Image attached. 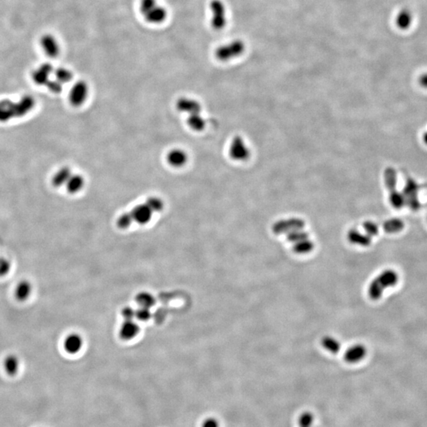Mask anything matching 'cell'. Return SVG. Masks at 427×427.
Masks as SVG:
<instances>
[{"label":"cell","instance_id":"obj_19","mask_svg":"<svg viewBox=\"0 0 427 427\" xmlns=\"http://www.w3.org/2000/svg\"><path fill=\"white\" fill-rule=\"evenodd\" d=\"M71 170L68 167H63L56 172L53 177V184L54 186L61 187L67 184L71 177Z\"/></svg>","mask_w":427,"mask_h":427},{"label":"cell","instance_id":"obj_37","mask_svg":"<svg viewBox=\"0 0 427 427\" xmlns=\"http://www.w3.org/2000/svg\"><path fill=\"white\" fill-rule=\"evenodd\" d=\"M46 85L50 89L51 91H53V93H59L62 90L63 84L56 79V80H50L49 83H47Z\"/></svg>","mask_w":427,"mask_h":427},{"label":"cell","instance_id":"obj_12","mask_svg":"<svg viewBox=\"0 0 427 427\" xmlns=\"http://www.w3.org/2000/svg\"><path fill=\"white\" fill-rule=\"evenodd\" d=\"M133 220L141 225H144L150 222L152 219L153 211L149 208L146 203L139 204L132 209L131 211Z\"/></svg>","mask_w":427,"mask_h":427},{"label":"cell","instance_id":"obj_23","mask_svg":"<svg viewBox=\"0 0 427 427\" xmlns=\"http://www.w3.org/2000/svg\"><path fill=\"white\" fill-rule=\"evenodd\" d=\"M187 123L192 129L195 130L197 132H200L202 130L204 129L205 126H206L204 118L202 117L200 114L189 115V117L187 119Z\"/></svg>","mask_w":427,"mask_h":427},{"label":"cell","instance_id":"obj_21","mask_svg":"<svg viewBox=\"0 0 427 427\" xmlns=\"http://www.w3.org/2000/svg\"><path fill=\"white\" fill-rule=\"evenodd\" d=\"M32 293V285L28 281H22L17 285L15 296L17 299L24 302L28 299Z\"/></svg>","mask_w":427,"mask_h":427},{"label":"cell","instance_id":"obj_29","mask_svg":"<svg viewBox=\"0 0 427 427\" xmlns=\"http://www.w3.org/2000/svg\"><path fill=\"white\" fill-rule=\"evenodd\" d=\"M145 203L153 212H160L164 208V202L158 197H149Z\"/></svg>","mask_w":427,"mask_h":427},{"label":"cell","instance_id":"obj_13","mask_svg":"<svg viewBox=\"0 0 427 427\" xmlns=\"http://www.w3.org/2000/svg\"><path fill=\"white\" fill-rule=\"evenodd\" d=\"M166 159L170 166L179 168L185 165L188 161V155L186 152L181 149H173L169 152Z\"/></svg>","mask_w":427,"mask_h":427},{"label":"cell","instance_id":"obj_25","mask_svg":"<svg viewBox=\"0 0 427 427\" xmlns=\"http://www.w3.org/2000/svg\"><path fill=\"white\" fill-rule=\"evenodd\" d=\"M4 369L7 374L14 376L16 374L19 369V358L14 355L6 357L4 361Z\"/></svg>","mask_w":427,"mask_h":427},{"label":"cell","instance_id":"obj_17","mask_svg":"<svg viewBox=\"0 0 427 427\" xmlns=\"http://www.w3.org/2000/svg\"><path fill=\"white\" fill-rule=\"evenodd\" d=\"M139 332L140 328L135 322H132V320H126L120 329V336L124 340H132L138 335Z\"/></svg>","mask_w":427,"mask_h":427},{"label":"cell","instance_id":"obj_30","mask_svg":"<svg viewBox=\"0 0 427 427\" xmlns=\"http://www.w3.org/2000/svg\"><path fill=\"white\" fill-rule=\"evenodd\" d=\"M136 300L141 307L147 309H150V307L154 306V302H155L154 297L150 295V294H147V293H142V294H139Z\"/></svg>","mask_w":427,"mask_h":427},{"label":"cell","instance_id":"obj_20","mask_svg":"<svg viewBox=\"0 0 427 427\" xmlns=\"http://www.w3.org/2000/svg\"><path fill=\"white\" fill-rule=\"evenodd\" d=\"M348 240L351 243L362 246H368L371 243V237L366 233L363 234L356 229L350 230L348 233Z\"/></svg>","mask_w":427,"mask_h":427},{"label":"cell","instance_id":"obj_11","mask_svg":"<svg viewBox=\"0 0 427 427\" xmlns=\"http://www.w3.org/2000/svg\"><path fill=\"white\" fill-rule=\"evenodd\" d=\"M41 45L44 52L51 58H56L60 53L59 42L53 35L45 34L42 36Z\"/></svg>","mask_w":427,"mask_h":427},{"label":"cell","instance_id":"obj_16","mask_svg":"<svg viewBox=\"0 0 427 427\" xmlns=\"http://www.w3.org/2000/svg\"><path fill=\"white\" fill-rule=\"evenodd\" d=\"M83 342L81 337L77 334L70 335L65 340L64 347L69 354H76L81 350Z\"/></svg>","mask_w":427,"mask_h":427},{"label":"cell","instance_id":"obj_32","mask_svg":"<svg viewBox=\"0 0 427 427\" xmlns=\"http://www.w3.org/2000/svg\"><path fill=\"white\" fill-rule=\"evenodd\" d=\"M133 221L131 212L124 213L118 218L117 225L121 229H127L132 224Z\"/></svg>","mask_w":427,"mask_h":427},{"label":"cell","instance_id":"obj_38","mask_svg":"<svg viewBox=\"0 0 427 427\" xmlns=\"http://www.w3.org/2000/svg\"><path fill=\"white\" fill-rule=\"evenodd\" d=\"M123 316L126 320H132L134 317H136V311L132 308H125L123 311Z\"/></svg>","mask_w":427,"mask_h":427},{"label":"cell","instance_id":"obj_5","mask_svg":"<svg viewBox=\"0 0 427 427\" xmlns=\"http://www.w3.org/2000/svg\"><path fill=\"white\" fill-rule=\"evenodd\" d=\"M419 186L417 182L412 178H408L403 188V195L405 205L412 211H416L421 207L419 200Z\"/></svg>","mask_w":427,"mask_h":427},{"label":"cell","instance_id":"obj_26","mask_svg":"<svg viewBox=\"0 0 427 427\" xmlns=\"http://www.w3.org/2000/svg\"><path fill=\"white\" fill-rule=\"evenodd\" d=\"M313 247V241L307 238L294 243L293 249L295 253H298V254H306V253L312 251Z\"/></svg>","mask_w":427,"mask_h":427},{"label":"cell","instance_id":"obj_15","mask_svg":"<svg viewBox=\"0 0 427 427\" xmlns=\"http://www.w3.org/2000/svg\"><path fill=\"white\" fill-rule=\"evenodd\" d=\"M53 71L52 65L49 63H45L38 67L32 74V78L34 79L35 83L39 85H46L47 83L50 81L49 75Z\"/></svg>","mask_w":427,"mask_h":427},{"label":"cell","instance_id":"obj_2","mask_svg":"<svg viewBox=\"0 0 427 427\" xmlns=\"http://www.w3.org/2000/svg\"><path fill=\"white\" fill-rule=\"evenodd\" d=\"M140 10L144 19L151 24H160L167 18V10L157 0H140Z\"/></svg>","mask_w":427,"mask_h":427},{"label":"cell","instance_id":"obj_10","mask_svg":"<svg viewBox=\"0 0 427 427\" xmlns=\"http://www.w3.org/2000/svg\"><path fill=\"white\" fill-rule=\"evenodd\" d=\"M176 107L179 111L189 115L200 114L202 110L200 103L198 101L185 97H180L176 101Z\"/></svg>","mask_w":427,"mask_h":427},{"label":"cell","instance_id":"obj_31","mask_svg":"<svg viewBox=\"0 0 427 427\" xmlns=\"http://www.w3.org/2000/svg\"><path fill=\"white\" fill-rule=\"evenodd\" d=\"M308 233L305 232V231H302V229L293 231V232H290V233H287L288 241H290V242H293V243H296V242H298V241H302V240L307 239L308 238Z\"/></svg>","mask_w":427,"mask_h":427},{"label":"cell","instance_id":"obj_8","mask_svg":"<svg viewBox=\"0 0 427 427\" xmlns=\"http://www.w3.org/2000/svg\"><path fill=\"white\" fill-rule=\"evenodd\" d=\"M305 223L298 219H290L287 220H282L276 223L273 226L274 233L277 234L281 233H289L293 231L303 229Z\"/></svg>","mask_w":427,"mask_h":427},{"label":"cell","instance_id":"obj_34","mask_svg":"<svg viewBox=\"0 0 427 427\" xmlns=\"http://www.w3.org/2000/svg\"><path fill=\"white\" fill-rule=\"evenodd\" d=\"M364 229L367 234L370 237L372 236H376L378 233V227L376 223H372V222H367L365 223Z\"/></svg>","mask_w":427,"mask_h":427},{"label":"cell","instance_id":"obj_35","mask_svg":"<svg viewBox=\"0 0 427 427\" xmlns=\"http://www.w3.org/2000/svg\"><path fill=\"white\" fill-rule=\"evenodd\" d=\"M136 317L142 321L149 320L150 318V309L140 307V309L136 311Z\"/></svg>","mask_w":427,"mask_h":427},{"label":"cell","instance_id":"obj_18","mask_svg":"<svg viewBox=\"0 0 427 427\" xmlns=\"http://www.w3.org/2000/svg\"><path fill=\"white\" fill-rule=\"evenodd\" d=\"M84 184H85V180L83 176L79 174H72L65 185L68 193L75 194L83 189Z\"/></svg>","mask_w":427,"mask_h":427},{"label":"cell","instance_id":"obj_22","mask_svg":"<svg viewBox=\"0 0 427 427\" xmlns=\"http://www.w3.org/2000/svg\"><path fill=\"white\" fill-rule=\"evenodd\" d=\"M396 23L400 29H407L412 23V14L407 9H403L397 14Z\"/></svg>","mask_w":427,"mask_h":427},{"label":"cell","instance_id":"obj_39","mask_svg":"<svg viewBox=\"0 0 427 427\" xmlns=\"http://www.w3.org/2000/svg\"><path fill=\"white\" fill-rule=\"evenodd\" d=\"M202 427H219V423L216 419L211 418V419H207L203 423Z\"/></svg>","mask_w":427,"mask_h":427},{"label":"cell","instance_id":"obj_6","mask_svg":"<svg viewBox=\"0 0 427 427\" xmlns=\"http://www.w3.org/2000/svg\"><path fill=\"white\" fill-rule=\"evenodd\" d=\"M212 17H211V27L215 30H221L225 28L227 25V14L226 6L221 0H212L210 3Z\"/></svg>","mask_w":427,"mask_h":427},{"label":"cell","instance_id":"obj_40","mask_svg":"<svg viewBox=\"0 0 427 427\" xmlns=\"http://www.w3.org/2000/svg\"><path fill=\"white\" fill-rule=\"evenodd\" d=\"M419 83L423 87L427 88V73L424 74L419 78Z\"/></svg>","mask_w":427,"mask_h":427},{"label":"cell","instance_id":"obj_36","mask_svg":"<svg viewBox=\"0 0 427 427\" xmlns=\"http://www.w3.org/2000/svg\"><path fill=\"white\" fill-rule=\"evenodd\" d=\"M10 269V263L6 258L0 257V277L6 276Z\"/></svg>","mask_w":427,"mask_h":427},{"label":"cell","instance_id":"obj_27","mask_svg":"<svg viewBox=\"0 0 427 427\" xmlns=\"http://www.w3.org/2000/svg\"><path fill=\"white\" fill-rule=\"evenodd\" d=\"M322 345L324 348L332 353H338L340 350V343L338 340L332 338L330 336L324 337L321 341Z\"/></svg>","mask_w":427,"mask_h":427},{"label":"cell","instance_id":"obj_24","mask_svg":"<svg viewBox=\"0 0 427 427\" xmlns=\"http://www.w3.org/2000/svg\"><path fill=\"white\" fill-rule=\"evenodd\" d=\"M403 227H404V223L403 221L399 219H389L387 220L383 225L385 231L389 233H398L403 229Z\"/></svg>","mask_w":427,"mask_h":427},{"label":"cell","instance_id":"obj_33","mask_svg":"<svg viewBox=\"0 0 427 427\" xmlns=\"http://www.w3.org/2000/svg\"><path fill=\"white\" fill-rule=\"evenodd\" d=\"M313 423V416L310 412H305L302 414L298 419V424L300 427H310Z\"/></svg>","mask_w":427,"mask_h":427},{"label":"cell","instance_id":"obj_14","mask_svg":"<svg viewBox=\"0 0 427 427\" xmlns=\"http://www.w3.org/2000/svg\"><path fill=\"white\" fill-rule=\"evenodd\" d=\"M367 354V349L363 345L357 344L350 346L344 354L345 360L349 363H358Z\"/></svg>","mask_w":427,"mask_h":427},{"label":"cell","instance_id":"obj_41","mask_svg":"<svg viewBox=\"0 0 427 427\" xmlns=\"http://www.w3.org/2000/svg\"><path fill=\"white\" fill-rule=\"evenodd\" d=\"M423 141L425 142L427 145V132H426L424 135H423Z\"/></svg>","mask_w":427,"mask_h":427},{"label":"cell","instance_id":"obj_28","mask_svg":"<svg viewBox=\"0 0 427 427\" xmlns=\"http://www.w3.org/2000/svg\"><path fill=\"white\" fill-rule=\"evenodd\" d=\"M55 75L57 81H59L62 84L69 83L71 79H73L72 72L70 70L63 67H59L56 70Z\"/></svg>","mask_w":427,"mask_h":427},{"label":"cell","instance_id":"obj_3","mask_svg":"<svg viewBox=\"0 0 427 427\" xmlns=\"http://www.w3.org/2000/svg\"><path fill=\"white\" fill-rule=\"evenodd\" d=\"M397 181L396 170L391 167L387 168L385 171V182L387 189H389L391 204L395 208L400 209L405 205L404 199L402 193L397 192Z\"/></svg>","mask_w":427,"mask_h":427},{"label":"cell","instance_id":"obj_4","mask_svg":"<svg viewBox=\"0 0 427 427\" xmlns=\"http://www.w3.org/2000/svg\"><path fill=\"white\" fill-rule=\"evenodd\" d=\"M245 45L241 40H235L231 42L221 45L215 50V57L222 62H226L234 59L243 54Z\"/></svg>","mask_w":427,"mask_h":427},{"label":"cell","instance_id":"obj_7","mask_svg":"<svg viewBox=\"0 0 427 427\" xmlns=\"http://www.w3.org/2000/svg\"><path fill=\"white\" fill-rule=\"evenodd\" d=\"M89 86L85 81H79L75 83L69 93L70 103L75 107L81 106L87 98Z\"/></svg>","mask_w":427,"mask_h":427},{"label":"cell","instance_id":"obj_9","mask_svg":"<svg viewBox=\"0 0 427 427\" xmlns=\"http://www.w3.org/2000/svg\"><path fill=\"white\" fill-rule=\"evenodd\" d=\"M229 155L237 161L246 160L249 158V150L241 137H235L229 147Z\"/></svg>","mask_w":427,"mask_h":427},{"label":"cell","instance_id":"obj_1","mask_svg":"<svg viewBox=\"0 0 427 427\" xmlns=\"http://www.w3.org/2000/svg\"><path fill=\"white\" fill-rule=\"evenodd\" d=\"M399 280V276L393 270H386L371 282L368 289V294L371 299H380L386 288L394 286Z\"/></svg>","mask_w":427,"mask_h":427}]
</instances>
